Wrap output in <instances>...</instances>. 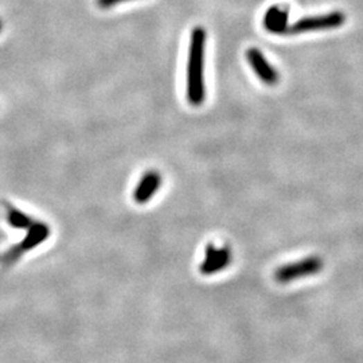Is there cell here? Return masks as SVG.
Instances as JSON below:
<instances>
[{"mask_svg":"<svg viewBox=\"0 0 363 363\" xmlns=\"http://www.w3.org/2000/svg\"><path fill=\"white\" fill-rule=\"evenodd\" d=\"M204 55L206 31L202 27H195L190 37L187 61V100L194 107L202 105L206 100Z\"/></svg>","mask_w":363,"mask_h":363,"instance_id":"obj_1","label":"cell"},{"mask_svg":"<svg viewBox=\"0 0 363 363\" xmlns=\"http://www.w3.org/2000/svg\"><path fill=\"white\" fill-rule=\"evenodd\" d=\"M50 234H51V230L47 224L35 221L31 227L27 229V233L19 244L11 247L6 253L0 256V267L10 268L15 265L26 253L44 244L50 237Z\"/></svg>","mask_w":363,"mask_h":363,"instance_id":"obj_2","label":"cell"},{"mask_svg":"<svg viewBox=\"0 0 363 363\" xmlns=\"http://www.w3.org/2000/svg\"><path fill=\"white\" fill-rule=\"evenodd\" d=\"M324 261L319 256H310L296 263L283 265L274 271V280L280 284H290L299 278H306L321 272Z\"/></svg>","mask_w":363,"mask_h":363,"instance_id":"obj_3","label":"cell"},{"mask_svg":"<svg viewBox=\"0 0 363 363\" xmlns=\"http://www.w3.org/2000/svg\"><path fill=\"white\" fill-rule=\"evenodd\" d=\"M346 23V15L342 11H334L323 15L306 17L290 24L287 35H299L311 31H323L339 28Z\"/></svg>","mask_w":363,"mask_h":363,"instance_id":"obj_4","label":"cell"},{"mask_svg":"<svg viewBox=\"0 0 363 363\" xmlns=\"http://www.w3.org/2000/svg\"><path fill=\"white\" fill-rule=\"evenodd\" d=\"M231 264V250L229 247L207 245L204 250V258L200 267V272L204 276H213L222 272Z\"/></svg>","mask_w":363,"mask_h":363,"instance_id":"obj_5","label":"cell"},{"mask_svg":"<svg viewBox=\"0 0 363 363\" xmlns=\"http://www.w3.org/2000/svg\"><path fill=\"white\" fill-rule=\"evenodd\" d=\"M247 60L253 69V71L257 74V77L267 85H276L280 81L278 71L274 69L272 64L267 60V57L263 54L261 50L251 47L247 51Z\"/></svg>","mask_w":363,"mask_h":363,"instance_id":"obj_6","label":"cell"},{"mask_svg":"<svg viewBox=\"0 0 363 363\" xmlns=\"http://www.w3.org/2000/svg\"><path fill=\"white\" fill-rule=\"evenodd\" d=\"M161 183H163V178L159 171L157 170L147 171L137 183L136 188L134 191V201L137 204H145L150 202L154 198V195L159 191Z\"/></svg>","mask_w":363,"mask_h":363,"instance_id":"obj_7","label":"cell"},{"mask_svg":"<svg viewBox=\"0 0 363 363\" xmlns=\"http://www.w3.org/2000/svg\"><path fill=\"white\" fill-rule=\"evenodd\" d=\"M264 27L274 35H285L290 27L288 10L280 6H272L268 8L264 17Z\"/></svg>","mask_w":363,"mask_h":363,"instance_id":"obj_8","label":"cell"},{"mask_svg":"<svg viewBox=\"0 0 363 363\" xmlns=\"http://www.w3.org/2000/svg\"><path fill=\"white\" fill-rule=\"evenodd\" d=\"M6 213L8 225L15 229H28L35 222L30 215H27L22 210L17 209L12 204H6Z\"/></svg>","mask_w":363,"mask_h":363,"instance_id":"obj_9","label":"cell"},{"mask_svg":"<svg viewBox=\"0 0 363 363\" xmlns=\"http://www.w3.org/2000/svg\"><path fill=\"white\" fill-rule=\"evenodd\" d=\"M124 1H128V0H97V4L100 8L103 10H108V8H112L117 4H121Z\"/></svg>","mask_w":363,"mask_h":363,"instance_id":"obj_10","label":"cell"},{"mask_svg":"<svg viewBox=\"0 0 363 363\" xmlns=\"http://www.w3.org/2000/svg\"><path fill=\"white\" fill-rule=\"evenodd\" d=\"M1 28H3V26H1V22H0V31H1Z\"/></svg>","mask_w":363,"mask_h":363,"instance_id":"obj_11","label":"cell"}]
</instances>
